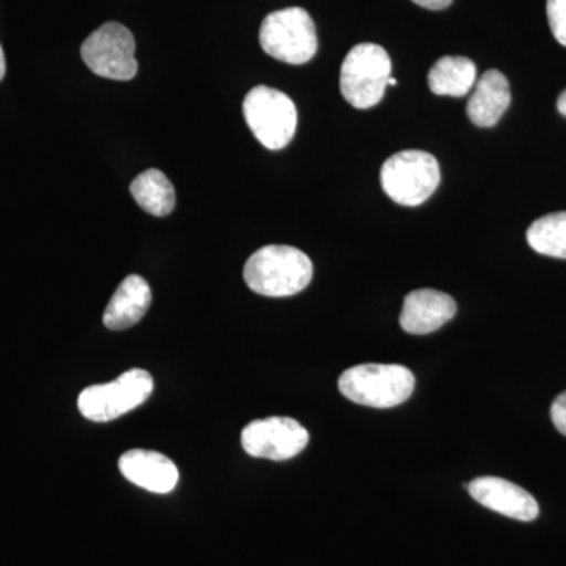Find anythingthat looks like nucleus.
<instances>
[{
  "mask_svg": "<svg viewBox=\"0 0 566 566\" xmlns=\"http://www.w3.org/2000/svg\"><path fill=\"white\" fill-rule=\"evenodd\" d=\"M151 305V289L140 275H128L111 297L103 323L107 329L125 331L140 322Z\"/></svg>",
  "mask_w": 566,
  "mask_h": 566,
  "instance_id": "obj_14",
  "label": "nucleus"
},
{
  "mask_svg": "<svg viewBox=\"0 0 566 566\" xmlns=\"http://www.w3.org/2000/svg\"><path fill=\"white\" fill-rule=\"evenodd\" d=\"M136 41L132 31L118 22H106L82 43L81 55L85 65L96 74L112 81H132L136 77Z\"/></svg>",
  "mask_w": 566,
  "mask_h": 566,
  "instance_id": "obj_8",
  "label": "nucleus"
},
{
  "mask_svg": "<svg viewBox=\"0 0 566 566\" xmlns=\"http://www.w3.org/2000/svg\"><path fill=\"white\" fill-rule=\"evenodd\" d=\"M243 112L253 136L268 150H282L293 140L297 111L285 93L259 85L245 95Z\"/></svg>",
  "mask_w": 566,
  "mask_h": 566,
  "instance_id": "obj_6",
  "label": "nucleus"
},
{
  "mask_svg": "<svg viewBox=\"0 0 566 566\" xmlns=\"http://www.w3.org/2000/svg\"><path fill=\"white\" fill-rule=\"evenodd\" d=\"M557 109L566 117V91L560 93L557 99Z\"/></svg>",
  "mask_w": 566,
  "mask_h": 566,
  "instance_id": "obj_21",
  "label": "nucleus"
},
{
  "mask_svg": "<svg viewBox=\"0 0 566 566\" xmlns=\"http://www.w3.org/2000/svg\"><path fill=\"white\" fill-rule=\"evenodd\" d=\"M551 419H553L554 427L566 436V390L558 395L553 406H551Z\"/></svg>",
  "mask_w": 566,
  "mask_h": 566,
  "instance_id": "obj_19",
  "label": "nucleus"
},
{
  "mask_svg": "<svg viewBox=\"0 0 566 566\" xmlns=\"http://www.w3.org/2000/svg\"><path fill=\"white\" fill-rule=\"evenodd\" d=\"M389 85H397V80H394V77H390Z\"/></svg>",
  "mask_w": 566,
  "mask_h": 566,
  "instance_id": "obj_23",
  "label": "nucleus"
},
{
  "mask_svg": "<svg viewBox=\"0 0 566 566\" xmlns=\"http://www.w3.org/2000/svg\"><path fill=\"white\" fill-rule=\"evenodd\" d=\"M7 63H6V54H3L2 44H0V81L6 77Z\"/></svg>",
  "mask_w": 566,
  "mask_h": 566,
  "instance_id": "obj_22",
  "label": "nucleus"
},
{
  "mask_svg": "<svg viewBox=\"0 0 566 566\" xmlns=\"http://www.w3.org/2000/svg\"><path fill=\"white\" fill-rule=\"evenodd\" d=\"M457 315L452 296L438 290L422 289L405 297L400 326L412 335H427L441 329Z\"/></svg>",
  "mask_w": 566,
  "mask_h": 566,
  "instance_id": "obj_11",
  "label": "nucleus"
},
{
  "mask_svg": "<svg viewBox=\"0 0 566 566\" xmlns=\"http://www.w3.org/2000/svg\"><path fill=\"white\" fill-rule=\"evenodd\" d=\"M412 2L428 10H444L452 6L453 0H412Z\"/></svg>",
  "mask_w": 566,
  "mask_h": 566,
  "instance_id": "obj_20",
  "label": "nucleus"
},
{
  "mask_svg": "<svg viewBox=\"0 0 566 566\" xmlns=\"http://www.w3.org/2000/svg\"><path fill=\"white\" fill-rule=\"evenodd\" d=\"M441 182V170L433 155L406 150L390 156L381 169V186L395 203L417 207L433 196Z\"/></svg>",
  "mask_w": 566,
  "mask_h": 566,
  "instance_id": "obj_5",
  "label": "nucleus"
},
{
  "mask_svg": "<svg viewBox=\"0 0 566 566\" xmlns=\"http://www.w3.org/2000/svg\"><path fill=\"white\" fill-rule=\"evenodd\" d=\"M468 491L480 505L512 520L528 523L538 516L539 506L534 495L509 480L499 476H476L469 483Z\"/></svg>",
  "mask_w": 566,
  "mask_h": 566,
  "instance_id": "obj_10",
  "label": "nucleus"
},
{
  "mask_svg": "<svg viewBox=\"0 0 566 566\" xmlns=\"http://www.w3.org/2000/svg\"><path fill=\"white\" fill-rule=\"evenodd\" d=\"M392 61L385 48L360 43L346 55L340 70V92L356 109H370L389 87Z\"/></svg>",
  "mask_w": 566,
  "mask_h": 566,
  "instance_id": "obj_3",
  "label": "nucleus"
},
{
  "mask_svg": "<svg viewBox=\"0 0 566 566\" xmlns=\"http://www.w3.org/2000/svg\"><path fill=\"white\" fill-rule=\"evenodd\" d=\"M122 475L136 486L156 494H167L178 485L177 465L170 458L150 450H129L118 461Z\"/></svg>",
  "mask_w": 566,
  "mask_h": 566,
  "instance_id": "obj_12",
  "label": "nucleus"
},
{
  "mask_svg": "<svg viewBox=\"0 0 566 566\" xmlns=\"http://www.w3.org/2000/svg\"><path fill=\"white\" fill-rule=\"evenodd\" d=\"M512 103L509 80L497 70H488L476 80L474 92L469 99V120L480 128H491L504 117Z\"/></svg>",
  "mask_w": 566,
  "mask_h": 566,
  "instance_id": "obj_13",
  "label": "nucleus"
},
{
  "mask_svg": "<svg viewBox=\"0 0 566 566\" xmlns=\"http://www.w3.org/2000/svg\"><path fill=\"white\" fill-rule=\"evenodd\" d=\"M260 44L275 61L303 65L318 51L315 22L300 7L273 11L262 22Z\"/></svg>",
  "mask_w": 566,
  "mask_h": 566,
  "instance_id": "obj_4",
  "label": "nucleus"
},
{
  "mask_svg": "<svg viewBox=\"0 0 566 566\" xmlns=\"http://www.w3.org/2000/svg\"><path fill=\"white\" fill-rule=\"evenodd\" d=\"M129 189L142 210L158 218L170 214L177 205L172 182L158 169H148L137 175Z\"/></svg>",
  "mask_w": 566,
  "mask_h": 566,
  "instance_id": "obj_16",
  "label": "nucleus"
},
{
  "mask_svg": "<svg viewBox=\"0 0 566 566\" xmlns=\"http://www.w3.org/2000/svg\"><path fill=\"white\" fill-rule=\"evenodd\" d=\"M241 444L251 457L286 461L303 452L308 433L297 420L270 417L249 423L241 433Z\"/></svg>",
  "mask_w": 566,
  "mask_h": 566,
  "instance_id": "obj_9",
  "label": "nucleus"
},
{
  "mask_svg": "<svg viewBox=\"0 0 566 566\" xmlns=\"http://www.w3.org/2000/svg\"><path fill=\"white\" fill-rule=\"evenodd\" d=\"M527 243L542 255L566 260V211L551 212L532 223Z\"/></svg>",
  "mask_w": 566,
  "mask_h": 566,
  "instance_id": "obj_17",
  "label": "nucleus"
},
{
  "mask_svg": "<svg viewBox=\"0 0 566 566\" xmlns=\"http://www.w3.org/2000/svg\"><path fill=\"white\" fill-rule=\"evenodd\" d=\"M314 277V264L292 245L259 249L244 266V281L252 292L268 297L293 296L307 289Z\"/></svg>",
  "mask_w": 566,
  "mask_h": 566,
  "instance_id": "obj_1",
  "label": "nucleus"
},
{
  "mask_svg": "<svg viewBox=\"0 0 566 566\" xmlns=\"http://www.w3.org/2000/svg\"><path fill=\"white\" fill-rule=\"evenodd\" d=\"M338 389L353 403L370 408H395L416 389V376L397 364H360L338 378Z\"/></svg>",
  "mask_w": 566,
  "mask_h": 566,
  "instance_id": "obj_2",
  "label": "nucleus"
},
{
  "mask_svg": "<svg viewBox=\"0 0 566 566\" xmlns=\"http://www.w3.org/2000/svg\"><path fill=\"white\" fill-rule=\"evenodd\" d=\"M546 13L554 39L566 46V0H547Z\"/></svg>",
  "mask_w": 566,
  "mask_h": 566,
  "instance_id": "obj_18",
  "label": "nucleus"
},
{
  "mask_svg": "<svg viewBox=\"0 0 566 566\" xmlns=\"http://www.w3.org/2000/svg\"><path fill=\"white\" fill-rule=\"evenodd\" d=\"M476 82L475 63L468 57L446 55L434 63L428 73V87L439 96L463 98L474 88Z\"/></svg>",
  "mask_w": 566,
  "mask_h": 566,
  "instance_id": "obj_15",
  "label": "nucleus"
},
{
  "mask_svg": "<svg viewBox=\"0 0 566 566\" xmlns=\"http://www.w3.org/2000/svg\"><path fill=\"white\" fill-rule=\"evenodd\" d=\"M151 392V375L140 368H132L115 381L82 390L77 408L92 422H111L144 403Z\"/></svg>",
  "mask_w": 566,
  "mask_h": 566,
  "instance_id": "obj_7",
  "label": "nucleus"
}]
</instances>
